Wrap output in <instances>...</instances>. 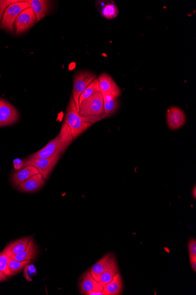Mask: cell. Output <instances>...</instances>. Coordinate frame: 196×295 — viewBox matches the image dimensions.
<instances>
[{
  "mask_svg": "<svg viewBox=\"0 0 196 295\" xmlns=\"http://www.w3.org/2000/svg\"><path fill=\"white\" fill-rule=\"evenodd\" d=\"M107 117H108L106 115L96 117H82L79 113L71 96L66 108L65 122L68 125L71 131L73 139L75 140L87 130L93 124Z\"/></svg>",
  "mask_w": 196,
  "mask_h": 295,
  "instance_id": "6da1fadb",
  "label": "cell"
},
{
  "mask_svg": "<svg viewBox=\"0 0 196 295\" xmlns=\"http://www.w3.org/2000/svg\"><path fill=\"white\" fill-rule=\"evenodd\" d=\"M73 140L71 131L68 125L64 122L57 136L51 140L43 149L33 154L28 159L47 158L56 154L62 155L71 144Z\"/></svg>",
  "mask_w": 196,
  "mask_h": 295,
  "instance_id": "7a4b0ae2",
  "label": "cell"
},
{
  "mask_svg": "<svg viewBox=\"0 0 196 295\" xmlns=\"http://www.w3.org/2000/svg\"><path fill=\"white\" fill-rule=\"evenodd\" d=\"M79 113L82 117H96L105 115L102 93L96 92L83 100L79 105Z\"/></svg>",
  "mask_w": 196,
  "mask_h": 295,
  "instance_id": "3957f363",
  "label": "cell"
},
{
  "mask_svg": "<svg viewBox=\"0 0 196 295\" xmlns=\"http://www.w3.org/2000/svg\"><path fill=\"white\" fill-rule=\"evenodd\" d=\"M29 7H30V5L26 1H17L12 3L3 13L0 22V28L9 33H13L16 19L22 11Z\"/></svg>",
  "mask_w": 196,
  "mask_h": 295,
  "instance_id": "277c9868",
  "label": "cell"
},
{
  "mask_svg": "<svg viewBox=\"0 0 196 295\" xmlns=\"http://www.w3.org/2000/svg\"><path fill=\"white\" fill-rule=\"evenodd\" d=\"M94 73L87 71L79 72L73 78L72 98L79 111V98L84 90L96 79Z\"/></svg>",
  "mask_w": 196,
  "mask_h": 295,
  "instance_id": "5b68a950",
  "label": "cell"
},
{
  "mask_svg": "<svg viewBox=\"0 0 196 295\" xmlns=\"http://www.w3.org/2000/svg\"><path fill=\"white\" fill-rule=\"evenodd\" d=\"M61 155V154H56L53 156L47 158H37L35 159L25 160L24 166H33L38 169V171L43 175L44 179L49 177L50 173L57 165Z\"/></svg>",
  "mask_w": 196,
  "mask_h": 295,
  "instance_id": "8992f818",
  "label": "cell"
},
{
  "mask_svg": "<svg viewBox=\"0 0 196 295\" xmlns=\"http://www.w3.org/2000/svg\"><path fill=\"white\" fill-rule=\"evenodd\" d=\"M20 114L13 105L7 100H0V127L10 126L17 123Z\"/></svg>",
  "mask_w": 196,
  "mask_h": 295,
  "instance_id": "52a82bcc",
  "label": "cell"
},
{
  "mask_svg": "<svg viewBox=\"0 0 196 295\" xmlns=\"http://www.w3.org/2000/svg\"><path fill=\"white\" fill-rule=\"evenodd\" d=\"M37 22L36 16L31 7L25 9L18 16L15 21V34L19 35L27 31Z\"/></svg>",
  "mask_w": 196,
  "mask_h": 295,
  "instance_id": "ba28073f",
  "label": "cell"
},
{
  "mask_svg": "<svg viewBox=\"0 0 196 295\" xmlns=\"http://www.w3.org/2000/svg\"><path fill=\"white\" fill-rule=\"evenodd\" d=\"M80 290L83 295H103L104 287L96 281L90 272L86 271L83 275L79 284Z\"/></svg>",
  "mask_w": 196,
  "mask_h": 295,
  "instance_id": "9c48e42d",
  "label": "cell"
},
{
  "mask_svg": "<svg viewBox=\"0 0 196 295\" xmlns=\"http://www.w3.org/2000/svg\"><path fill=\"white\" fill-rule=\"evenodd\" d=\"M166 120L170 129L178 130L185 124L186 114L182 109L178 107H171L167 112Z\"/></svg>",
  "mask_w": 196,
  "mask_h": 295,
  "instance_id": "30bf717a",
  "label": "cell"
},
{
  "mask_svg": "<svg viewBox=\"0 0 196 295\" xmlns=\"http://www.w3.org/2000/svg\"><path fill=\"white\" fill-rule=\"evenodd\" d=\"M98 81L99 90L101 93H107L117 98H120L121 96L120 88L108 74L102 73L99 76Z\"/></svg>",
  "mask_w": 196,
  "mask_h": 295,
  "instance_id": "8fae6325",
  "label": "cell"
},
{
  "mask_svg": "<svg viewBox=\"0 0 196 295\" xmlns=\"http://www.w3.org/2000/svg\"><path fill=\"white\" fill-rule=\"evenodd\" d=\"M44 183L45 180L43 175L38 173L31 176L26 181L21 183L18 185V189L24 192H34L39 190L44 185Z\"/></svg>",
  "mask_w": 196,
  "mask_h": 295,
  "instance_id": "7c38bea8",
  "label": "cell"
},
{
  "mask_svg": "<svg viewBox=\"0 0 196 295\" xmlns=\"http://www.w3.org/2000/svg\"><path fill=\"white\" fill-rule=\"evenodd\" d=\"M96 4L102 17L108 20H112L117 17L119 9L114 1H98Z\"/></svg>",
  "mask_w": 196,
  "mask_h": 295,
  "instance_id": "4fadbf2b",
  "label": "cell"
},
{
  "mask_svg": "<svg viewBox=\"0 0 196 295\" xmlns=\"http://www.w3.org/2000/svg\"><path fill=\"white\" fill-rule=\"evenodd\" d=\"M33 9L37 22L40 21L47 14L50 8V1L46 0H27L26 1Z\"/></svg>",
  "mask_w": 196,
  "mask_h": 295,
  "instance_id": "5bb4252c",
  "label": "cell"
},
{
  "mask_svg": "<svg viewBox=\"0 0 196 295\" xmlns=\"http://www.w3.org/2000/svg\"><path fill=\"white\" fill-rule=\"evenodd\" d=\"M40 173L38 169L33 166H26L23 168L14 173L12 176L11 180L12 184L15 187H18L21 183L26 181L27 179L31 177L34 175Z\"/></svg>",
  "mask_w": 196,
  "mask_h": 295,
  "instance_id": "9a60e30c",
  "label": "cell"
},
{
  "mask_svg": "<svg viewBox=\"0 0 196 295\" xmlns=\"http://www.w3.org/2000/svg\"><path fill=\"white\" fill-rule=\"evenodd\" d=\"M114 257L115 256L112 253H108L92 266L90 272L96 281H98L99 277Z\"/></svg>",
  "mask_w": 196,
  "mask_h": 295,
  "instance_id": "2e32d148",
  "label": "cell"
},
{
  "mask_svg": "<svg viewBox=\"0 0 196 295\" xmlns=\"http://www.w3.org/2000/svg\"><path fill=\"white\" fill-rule=\"evenodd\" d=\"M119 273L118 266L117 262L114 257L112 259L110 264H109L105 271L103 272L101 277H99L98 282L99 284L105 287Z\"/></svg>",
  "mask_w": 196,
  "mask_h": 295,
  "instance_id": "e0dca14e",
  "label": "cell"
},
{
  "mask_svg": "<svg viewBox=\"0 0 196 295\" xmlns=\"http://www.w3.org/2000/svg\"><path fill=\"white\" fill-rule=\"evenodd\" d=\"M123 290V282L120 274H118L102 291L103 295H120Z\"/></svg>",
  "mask_w": 196,
  "mask_h": 295,
  "instance_id": "ac0fdd59",
  "label": "cell"
},
{
  "mask_svg": "<svg viewBox=\"0 0 196 295\" xmlns=\"http://www.w3.org/2000/svg\"><path fill=\"white\" fill-rule=\"evenodd\" d=\"M31 239V238H25L16 240V241L9 243L4 251L7 253L9 258L18 255L27 248Z\"/></svg>",
  "mask_w": 196,
  "mask_h": 295,
  "instance_id": "d6986e66",
  "label": "cell"
},
{
  "mask_svg": "<svg viewBox=\"0 0 196 295\" xmlns=\"http://www.w3.org/2000/svg\"><path fill=\"white\" fill-rule=\"evenodd\" d=\"M104 99V113L107 117L114 114L117 111L119 107L118 98L107 93H102Z\"/></svg>",
  "mask_w": 196,
  "mask_h": 295,
  "instance_id": "ffe728a7",
  "label": "cell"
},
{
  "mask_svg": "<svg viewBox=\"0 0 196 295\" xmlns=\"http://www.w3.org/2000/svg\"><path fill=\"white\" fill-rule=\"evenodd\" d=\"M37 252V246L35 245L34 240L31 239L29 242L27 248L23 252L9 258L17 261H31L36 257Z\"/></svg>",
  "mask_w": 196,
  "mask_h": 295,
  "instance_id": "44dd1931",
  "label": "cell"
},
{
  "mask_svg": "<svg viewBox=\"0 0 196 295\" xmlns=\"http://www.w3.org/2000/svg\"><path fill=\"white\" fill-rule=\"evenodd\" d=\"M100 92L99 90L98 79H95L91 84H90L87 88H86L84 91L82 93L79 98V105L81 104V102L85 100V99L88 98L94 95L95 93Z\"/></svg>",
  "mask_w": 196,
  "mask_h": 295,
  "instance_id": "7402d4cb",
  "label": "cell"
},
{
  "mask_svg": "<svg viewBox=\"0 0 196 295\" xmlns=\"http://www.w3.org/2000/svg\"><path fill=\"white\" fill-rule=\"evenodd\" d=\"M31 261H17L16 260L9 258L8 267L12 275L18 273L22 269L26 267Z\"/></svg>",
  "mask_w": 196,
  "mask_h": 295,
  "instance_id": "603a6c76",
  "label": "cell"
},
{
  "mask_svg": "<svg viewBox=\"0 0 196 295\" xmlns=\"http://www.w3.org/2000/svg\"><path fill=\"white\" fill-rule=\"evenodd\" d=\"M9 257L7 253L4 251L0 253V272L5 274L7 277H11L13 275L8 267Z\"/></svg>",
  "mask_w": 196,
  "mask_h": 295,
  "instance_id": "cb8c5ba5",
  "label": "cell"
},
{
  "mask_svg": "<svg viewBox=\"0 0 196 295\" xmlns=\"http://www.w3.org/2000/svg\"><path fill=\"white\" fill-rule=\"evenodd\" d=\"M189 258H196V240L191 239L188 243Z\"/></svg>",
  "mask_w": 196,
  "mask_h": 295,
  "instance_id": "d4e9b609",
  "label": "cell"
},
{
  "mask_svg": "<svg viewBox=\"0 0 196 295\" xmlns=\"http://www.w3.org/2000/svg\"><path fill=\"white\" fill-rule=\"evenodd\" d=\"M17 1H14V0H1L0 1V22H1L3 13H4L5 9L7 8L8 6Z\"/></svg>",
  "mask_w": 196,
  "mask_h": 295,
  "instance_id": "484cf974",
  "label": "cell"
},
{
  "mask_svg": "<svg viewBox=\"0 0 196 295\" xmlns=\"http://www.w3.org/2000/svg\"><path fill=\"white\" fill-rule=\"evenodd\" d=\"M24 164L25 160H24V161H22V160H21L20 159H15L14 160V165L16 169H20L22 168V167H23L24 168Z\"/></svg>",
  "mask_w": 196,
  "mask_h": 295,
  "instance_id": "4316f807",
  "label": "cell"
},
{
  "mask_svg": "<svg viewBox=\"0 0 196 295\" xmlns=\"http://www.w3.org/2000/svg\"><path fill=\"white\" fill-rule=\"evenodd\" d=\"M191 268L195 272L196 271V258H190Z\"/></svg>",
  "mask_w": 196,
  "mask_h": 295,
  "instance_id": "83f0119b",
  "label": "cell"
},
{
  "mask_svg": "<svg viewBox=\"0 0 196 295\" xmlns=\"http://www.w3.org/2000/svg\"><path fill=\"white\" fill-rule=\"evenodd\" d=\"M7 278V276L0 272V282L5 281Z\"/></svg>",
  "mask_w": 196,
  "mask_h": 295,
  "instance_id": "f1b7e54d",
  "label": "cell"
},
{
  "mask_svg": "<svg viewBox=\"0 0 196 295\" xmlns=\"http://www.w3.org/2000/svg\"><path fill=\"white\" fill-rule=\"evenodd\" d=\"M192 196H193V197H194L195 199H196V187H195V186L194 187V189H193V191H192Z\"/></svg>",
  "mask_w": 196,
  "mask_h": 295,
  "instance_id": "f546056e",
  "label": "cell"
},
{
  "mask_svg": "<svg viewBox=\"0 0 196 295\" xmlns=\"http://www.w3.org/2000/svg\"><path fill=\"white\" fill-rule=\"evenodd\" d=\"M1 98H0V100H1Z\"/></svg>",
  "mask_w": 196,
  "mask_h": 295,
  "instance_id": "4dcf8cb0",
  "label": "cell"
}]
</instances>
